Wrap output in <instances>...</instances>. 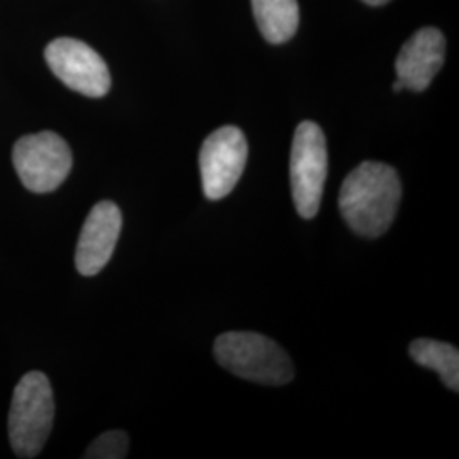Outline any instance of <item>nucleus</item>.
<instances>
[{"instance_id":"obj_1","label":"nucleus","mask_w":459,"mask_h":459,"mask_svg":"<svg viewBox=\"0 0 459 459\" xmlns=\"http://www.w3.org/2000/svg\"><path fill=\"white\" fill-rule=\"evenodd\" d=\"M402 199V184L394 167L381 162H362L341 187L339 208L354 233L377 238L394 223Z\"/></svg>"},{"instance_id":"obj_2","label":"nucleus","mask_w":459,"mask_h":459,"mask_svg":"<svg viewBox=\"0 0 459 459\" xmlns=\"http://www.w3.org/2000/svg\"><path fill=\"white\" fill-rule=\"evenodd\" d=\"M214 358L231 375L281 386L295 377L288 352L273 339L255 332H227L214 341Z\"/></svg>"},{"instance_id":"obj_3","label":"nucleus","mask_w":459,"mask_h":459,"mask_svg":"<svg viewBox=\"0 0 459 459\" xmlns=\"http://www.w3.org/2000/svg\"><path fill=\"white\" fill-rule=\"evenodd\" d=\"M55 398L47 375L31 371L21 377L9 413V439L19 458H34L49 437Z\"/></svg>"},{"instance_id":"obj_4","label":"nucleus","mask_w":459,"mask_h":459,"mask_svg":"<svg viewBox=\"0 0 459 459\" xmlns=\"http://www.w3.org/2000/svg\"><path fill=\"white\" fill-rule=\"evenodd\" d=\"M327 172L325 134L313 121L299 123L291 147L290 179L296 212L301 218L312 220L318 213Z\"/></svg>"},{"instance_id":"obj_5","label":"nucleus","mask_w":459,"mask_h":459,"mask_svg":"<svg viewBox=\"0 0 459 459\" xmlns=\"http://www.w3.org/2000/svg\"><path fill=\"white\" fill-rule=\"evenodd\" d=\"M13 162L22 186L45 195L58 189L72 170V152L65 140L53 132L26 134L17 140Z\"/></svg>"},{"instance_id":"obj_6","label":"nucleus","mask_w":459,"mask_h":459,"mask_svg":"<svg viewBox=\"0 0 459 459\" xmlns=\"http://www.w3.org/2000/svg\"><path fill=\"white\" fill-rule=\"evenodd\" d=\"M248 145L237 126L212 133L199 152V170L204 196L218 201L229 196L246 170Z\"/></svg>"},{"instance_id":"obj_7","label":"nucleus","mask_w":459,"mask_h":459,"mask_svg":"<svg viewBox=\"0 0 459 459\" xmlns=\"http://www.w3.org/2000/svg\"><path fill=\"white\" fill-rule=\"evenodd\" d=\"M49 70L68 89L87 96L102 98L111 89V75L98 51L74 38H58L45 49Z\"/></svg>"},{"instance_id":"obj_8","label":"nucleus","mask_w":459,"mask_h":459,"mask_svg":"<svg viewBox=\"0 0 459 459\" xmlns=\"http://www.w3.org/2000/svg\"><path fill=\"white\" fill-rule=\"evenodd\" d=\"M123 227L119 208L111 201H100L83 223L75 250V265L82 276H96L115 254Z\"/></svg>"},{"instance_id":"obj_9","label":"nucleus","mask_w":459,"mask_h":459,"mask_svg":"<svg viewBox=\"0 0 459 459\" xmlns=\"http://www.w3.org/2000/svg\"><path fill=\"white\" fill-rule=\"evenodd\" d=\"M446 39L436 28H422L411 36L396 56V75L405 89L426 91L443 68Z\"/></svg>"},{"instance_id":"obj_10","label":"nucleus","mask_w":459,"mask_h":459,"mask_svg":"<svg viewBox=\"0 0 459 459\" xmlns=\"http://www.w3.org/2000/svg\"><path fill=\"white\" fill-rule=\"evenodd\" d=\"M254 16L269 43H284L295 36L299 24L298 0H252Z\"/></svg>"},{"instance_id":"obj_11","label":"nucleus","mask_w":459,"mask_h":459,"mask_svg":"<svg viewBox=\"0 0 459 459\" xmlns=\"http://www.w3.org/2000/svg\"><path fill=\"white\" fill-rule=\"evenodd\" d=\"M409 352L419 366L436 371L449 390L459 392V352L456 347L432 339H417L411 342Z\"/></svg>"},{"instance_id":"obj_12","label":"nucleus","mask_w":459,"mask_h":459,"mask_svg":"<svg viewBox=\"0 0 459 459\" xmlns=\"http://www.w3.org/2000/svg\"><path fill=\"white\" fill-rule=\"evenodd\" d=\"M128 434L123 430H111L99 436L83 455L87 459H123L128 455Z\"/></svg>"},{"instance_id":"obj_13","label":"nucleus","mask_w":459,"mask_h":459,"mask_svg":"<svg viewBox=\"0 0 459 459\" xmlns=\"http://www.w3.org/2000/svg\"><path fill=\"white\" fill-rule=\"evenodd\" d=\"M362 2H366V4H369V5H383V4H386V2H390V0H362Z\"/></svg>"},{"instance_id":"obj_14","label":"nucleus","mask_w":459,"mask_h":459,"mask_svg":"<svg viewBox=\"0 0 459 459\" xmlns=\"http://www.w3.org/2000/svg\"><path fill=\"white\" fill-rule=\"evenodd\" d=\"M405 87H403V83L400 82V81H396V82L394 83V92H402Z\"/></svg>"}]
</instances>
